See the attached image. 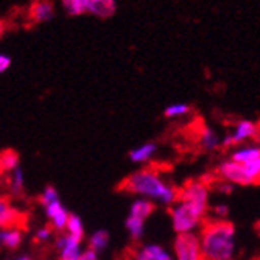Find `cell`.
<instances>
[{"label": "cell", "instance_id": "obj_1", "mask_svg": "<svg viewBox=\"0 0 260 260\" xmlns=\"http://www.w3.org/2000/svg\"><path fill=\"white\" fill-rule=\"evenodd\" d=\"M120 188L126 193L172 207L178 201V188L169 184L154 169H140L125 178Z\"/></svg>", "mask_w": 260, "mask_h": 260}, {"label": "cell", "instance_id": "obj_2", "mask_svg": "<svg viewBox=\"0 0 260 260\" xmlns=\"http://www.w3.org/2000/svg\"><path fill=\"white\" fill-rule=\"evenodd\" d=\"M237 229L229 220H206L201 231V245L204 260H234L237 249Z\"/></svg>", "mask_w": 260, "mask_h": 260}, {"label": "cell", "instance_id": "obj_3", "mask_svg": "<svg viewBox=\"0 0 260 260\" xmlns=\"http://www.w3.org/2000/svg\"><path fill=\"white\" fill-rule=\"evenodd\" d=\"M207 214H209V206L195 201L178 200L170 207L172 228L176 235L195 232L203 228Z\"/></svg>", "mask_w": 260, "mask_h": 260}, {"label": "cell", "instance_id": "obj_4", "mask_svg": "<svg viewBox=\"0 0 260 260\" xmlns=\"http://www.w3.org/2000/svg\"><path fill=\"white\" fill-rule=\"evenodd\" d=\"M175 260H204L201 237L197 232L178 234L173 240Z\"/></svg>", "mask_w": 260, "mask_h": 260}, {"label": "cell", "instance_id": "obj_5", "mask_svg": "<svg viewBox=\"0 0 260 260\" xmlns=\"http://www.w3.org/2000/svg\"><path fill=\"white\" fill-rule=\"evenodd\" d=\"M260 137V125L254 120H239L234 129L228 133L221 139V147H242L243 144H249L251 140H257Z\"/></svg>", "mask_w": 260, "mask_h": 260}, {"label": "cell", "instance_id": "obj_6", "mask_svg": "<svg viewBox=\"0 0 260 260\" xmlns=\"http://www.w3.org/2000/svg\"><path fill=\"white\" fill-rule=\"evenodd\" d=\"M217 176L221 178L224 182H229L232 185H240V187H246V185H254L252 179L248 173V169L245 164L235 162L232 159L223 160L218 164V167L215 170Z\"/></svg>", "mask_w": 260, "mask_h": 260}, {"label": "cell", "instance_id": "obj_7", "mask_svg": "<svg viewBox=\"0 0 260 260\" xmlns=\"http://www.w3.org/2000/svg\"><path fill=\"white\" fill-rule=\"evenodd\" d=\"M209 195H210L209 184L203 179L187 181L184 187L178 188V200L195 201L204 206H209Z\"/></svg>", "mask_w": 260, "mask_h": 260}, {"label": "cell", "instance_id": "obj_8", "mask_svg": "<svg viewBox=\"0 0 260 260\" xmlns=\"http://www.w3.org/2000/svg\"><path fill=\"white\" fill-rule=\"evenodd\" d=\"M55 248L58 252V260H81L84 254L81 240L72 237L67 232L59 234L55 239Z\"/></svg>", "mask_w": 260, "mask_h": 260}, {"label": "cell", "instance_id": "obj_9", "mask_svg": "<svg viewBox=\"0 0 260 260\" xmlns=\"http://www.w3.org/2000/svg\"><path fill=\"white\" fill-rule=\"evenodd\" d=\"M41 207L44 209L45 217L49 218L50 226H52L56 232L62 234V232L66 231V228H67L69 218H70V215H72V214H70V212L67 210V207L62 204L61 198H56V200H53V201H50V203H47V204H44V206H41Z\"/></svg>", "mask_w": 260, "mask_h": 260}, {"label": "cell", "instance_id": "obj_10", "mask_svg": "<svg viewBox=\"0 0 260 260\" xmlns=\"http://www.w3.org/2000/svg\"><path fill=\"white\" fill-rule=\"evenodd\" d=\"M133 260H175V255L159 243H144L134 251Z\"/></svg>", "mask_w": 260, "mask_h": 260}, {"label": "cell", "instance_id": "obj_11", "mask_svg": "<svg viewBox=\"0 0 260 260\" xmlns=\"http://www.w3.org/2000/svg\"><path fill=\"white\" fill-rule=\"evenodd\" d=\"M22 218V214L19 212V209H16L10 200L7 197L2 198L0 201V226L2 229H8V228H19V221Z\"/></svg>", "mask_w": 260, "mask_h": 260}, {"label": "cell", "instance_id": "obj_12", "mask_svg": "<svg viewBox=\"0 0 260 260\" xmlns=\"http://www.w3.org/2000/svg\"><path fill=\"white\" fill-rule=\"evenodd\" d=\"M156 151H157V145L154 142H145V144H140L136 148H133L128 157L133 164H147L154 157Z\"/></svg>", "mask_w": 260, "mask_h": 260}, {"label": "cell", "instance_id": "obj_13", "mask_svg": "<svg viewBox=\"0 0 260 260\" xmlns=\"http://www.w3.org/2000/svg\"><path fill=\"white\" fill-rule=\"evenodd\" d=\"M53 14H55V8L52 0H35L30 8V16L35 22L50 20Z\"/></svg>", "mask_w": 260, "mask_h": 260}, {"label": "cell", "instance_id": "obj_14", "mask_svg": "<svg viewBox=\"0 0 260 260\" xmlns=\"http://www.w3.org/2000/svg\"><path fill=\"white\" fill-rule=\"evenodd\" d=\"M257 157H260V144H257V142L237 147L231 153V159L240 164H248Z\"/></svg>", "mask_w": 260, "mask_h": 260}, {"label": "cell", "instance_id": "obj_15", "mask_svg": "<svg viewBox=\"0 0 260 260\" xmlns=\"http://www.w3.org/2000/svg\"><path fill=\"white\" fill-rule=\"evenodd\" d=\"M154 210H156V204L153 201L145 198H137L129 206V215L147 221L154 214Z\"/></svg>", "mask_w": 260, "mask_h": 260}, {"label": "cell", "instance_id": "obj_16", "mask_svg": "<svg viewBox=\"0 0 260 260\" xmlns=\"http://www.w3.org/2000/svg\"><path fill=\"white\" fill-rule=\"evenodd\" d=\"M83 5L86 11L97 14L100 17H108L115 11L114 0H83Z\"/></svg>", "mask_w": 260, "mask_h": 260}, {"label": "cell", "instance_id": "obj_17", "mask_svg": "<svg viewBox=\"0 0 260 260\" xmlns=\"http://www.w3.org/2000/svg\"><path fill=\"white\" fill-rule=\"evenodd\" d=\"M23 242V232L20 228H8L0 231V243L7 249H17Z\"/></svg>", "mask_w": 260, "mask_h": 260}, {"label": "cell", "instance_id": "obj_18", "mask_svg": "<svg viewBox=\"0 0 260 260\" xmlns=\"http://www.w3.org/2000/svg\"><path fill=\"white\" fill-rule=\"evenodd\" d=\"M198 140L200 145L207 150V151H214L218 147H221V139L217 134L215 129H212L210 126H203L198 133Z\"/></svg>", "mask_w": 260, "mask_h": 260}, {"label": "cell", "instance_id": "obj_19", "mask_svg": "<svg viewBox=\"0 0 260 260\" xmlns=\"http://www.w3.org/2000/svg\"><path fill=\"white\" fill-rule=\"evenodd\" d=\"M111 242V234L106 229H97L93 231L92 235L87 239V248L95 251V252H103Z\"/></svg>", "mask_w": 260, "mask_h": 260}, {"label": "cell", "instance_id": "obj_20", "mask_svg": "<svg viewBox=\"0 0 260 260\" xmlns=\"http://www.w3.org/2000/svg\"><path fill=\"white\" fill-rule=\"evenodd\" d=\"M7 185H8V192L11 197L20 198L23 195V188H25V173H23L20 167L10 173V179Z\"/></svg>", "mask_w": 260, "mask_h": 260}, {"label": "cell", "instance_id": "obj_21", "mask_svg": "<svg viewBox=\"0 0 260 260\" xmlns=\"http://www.w3.org/2000/svg\"><path fill=\"white\" fill-rule=\"evenodd\" d=\"M19 153L14 150H4L2 156H0V167H2L4 175H10L16 169H19Z\"/></svg>", "mask_w": 260, "mask_h": 260}, {"label": "cell", "instance_id": "obj_22", "mask_svg": "<svg viewBox=\"0 0 260 260\" xmlns=\"http://www.w3.org/2000/svg\"><path fill=\"white\" fill-rule=\"evenodd\" d=\"M125 228L129 234V237L136 242H139L145 234V220L136 218L133 215H128L125 220Z\"/></svg>", "mask_w": 260, "mask_h": 260}, {"label": "cell", "instance_id": "obj_23", "mask_svg": "<svg viewBox=\"0 0 260 260\" xmlns=\"http://www.w3.org/2000/svg\"><path fill=\"white\" fill-rule=\"evenodd\" d=\"M66 232L69 235H72V237L78 239V240H84V234H86V229H84V223L81 220L80 215L77 214H72L69 218V223H67V228H66Z\"/></svg>", "mask_w": 260, "mask_h": 260}, {"label": "cell", "instance_id": "obj_24", "mask_svg": "<svg viewBox=\"0 0 260 260\" xmlns=\"http://www.w3.org/2000/svg\"><path fill=\"white\" fill-rule=\"evenodd\" d=\"M188 112H190V106L187 103H172L165 108L164 115L167 117V119H179V117H184Z\"/></svg>", "mask_w": 260, "mask_h": 260}, {"label": "cell", "instance_id": "obj_25", "mask_svg": "<svg viewBox=\"0 0 260 260\" xmlns=\"http://www.w3.org/2000/svg\"><path fill=\"white\" fill-rule=\"evenodd\" d=\"M62 5L66 8V11L72 16L81 14L84 13V5H83V0H62Z\"/></svg>", "mask_w": 260, "mask_h": 260}, {"label": "cell", "instance_id": "obj_26", "mask_svg": "<svg viewBox=\"0 0 260 260\" xmlns=\"http://www.w3.org/2000/svg\"><path fill=\"white\" fill-rule=\"evenodd\" d=\"M53 231L55 229L52 226H41L35 232V242H38V243H47V242L52 239Z\"/></svg>", "mask_w": 260, "mask_h": 260}, {"label": "cell", "instance_id": "obj_27", "mask_svg": "<svg viewBox=\"0 0 260 260\" xmlns=\"http://www.w3.org/2000/svg\"><path fill=\"white\" fill-rule=\"evenodd\" d=\"M245 165H246L248 173L252 179V184H260V157H257Z\"/></svg>", "mask_w": 260, "mask_h": 260}, {"label": "cell", "instance_id": "obj_28", "mask_svg": "<svg viewBox=\"0 0 260 260\" xmlns=\"http://www.w3.org/2000/svg\"><path fill=\"white\" fill-rule=\"evenodd\" d=\"M212 212H214L215 218H220V220H226L228 214H229V206L224 204V203H218L215 206H212Z\"/></svg>", "mask_w": 260, "mask_h": 260}, {"label": "cell", "instance_id": "obj_29", "mask_svg": "<svg viewBox=\"0 0 260 260\" xmlns=\"http://www.w3.org/2000/svg\"><path fill=\"white\" fill-rule=\"evenodd\" d=\"M11 66V58L8 56V55H5V53H2L0 55V72H7V69Z\"/></svg>", "mask_w": 260, "mask_h": 260}, {"label": "cell", "instance_id": "obj_30", "mask_svg": "<svg viewBox=\"0 0 260 260\" xmlns=\"http://www.w3.org/2000/svg\"><path fill=\"white\" fill-rule=\"evenodd\" d=\"M81 260H99V252L87 248V249H84V254H83Z\"/></svg>", "mask_w": 260, "mask_h": 260}, {"label": "cell", "instance_id": "obj_31", "mask_svg": "<svg viewBox=\"0 0 260 260\" xmlns=\"http://www.w3.org/2000/svg\"><path fill=\"white\" fill-rule=\"evenodd\" d=\"M14 260H33V257L28 255V254H20V255H17Z\"/></svg>", "mask_w": 260, "mask_h": 260}, {"label": "cell", "instance_id": "obj_32", "mask_svg": "<svg viewBox=\"0 0 260 260\" xmlns=\"http://www.w3.org/2000/svg\"><path fill=\"white\" fill-rule=\"evenodd\" d=\"M258 229H260V221H258Z\"/></svg>", "mask_w": 260, "mask_h": 260}]
</instances>
